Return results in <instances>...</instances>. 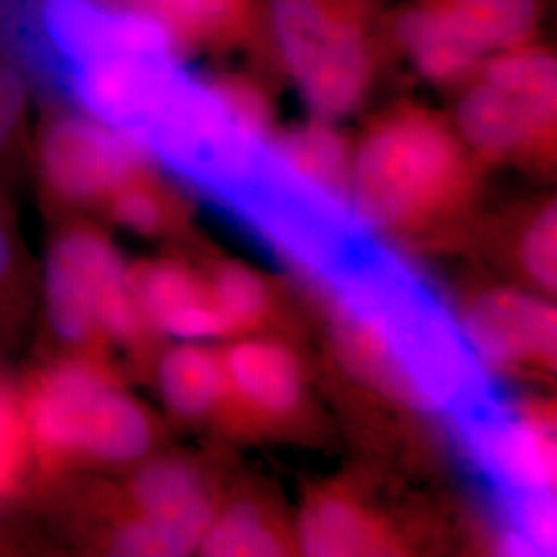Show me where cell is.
Listing matches in <instances>:
<instances>
[{"mask_svg": "<svg viewBox=\"0 0 557 557\" xmlns=\"http://www.w3.org/2000/svg\"><path fill=\"white\" fill-rule=\"evenodd\" d=\"M298 545L306 556H386L400 547L395 531L366 502L320 490L301 508Z\"/></svg>", "mask_w": 557, "mask_h": 557, "instance_id": "e0dca14e", "label": "cell"}, {"mask_svg": "<svg viewBox=\"0 0 557 557\" xmlns=\"http://www.w3.org/2000/svg\"><path fill=\"white\" fill-rule=\"evenodd\" d=\"M209 283L221 317L227 322L230 337L252 335L271 308V289L259 271L232 260L220 264L209 275Z\"/></svg>", "mask_w": 557, "mask_h": 557, "instance_id": "44dd1931", "label": "cell"}, {"mask_svg": "<svg viewBox=\"0 0 557 557\" xmlns=\"http://www.w3.org/2000/svg\"><path fill=\"white\" fill-rule=\"evenodd\" d=\"M32 446L46 462H131L151 444L139 405L87 363H62L34 384L23 407Z\"/></svg>", "mask_w": 557, "mask_h": 557, "instance_id": "277c9868", "label": "cell"}, {"mask_svg": "<svg viewBox=\"0 0 557 557\" xmlns=\"http://www.w3.org/2000/svg\"><path fill=\"white\" fill-rule=\"evenodd\" d=\"M333 341L366 386L419 411H465L479 400V366L457 320L395 260H345L335 273Z\"/></svg>", "mask_w": 557, "mask_h": 557, "instance_id": "6da1fadb", "label": "cell"}, {"mask_svg": "<svg viewBox=\"0 0 557 557\" xmlns=\"http://www.w3.org/2000/svg\"><path fill=\"white\" fill-rule=\"evenodd\" d=\"M510 547L522 554H549L556 547V499L554 492L512 496Z\"/></svg>", "mask_w": 557, "mask_h": 557, "instance_id": "cb8c5ba5", "label": "cell"}, {"mask_svg": "<svg viewBox=\"0 0 557 557\" xmlns=\"http://www.w3.org/2000/svg\"><path fill=\"white\" fill-rule=\"evenodd\" d=\"M457 324L479 368L515 376L556 370V306L545 294L515 287L481 292Z\"/></svg>", "mask_w": 557, "mask_h": 557, "instance_id": "9c48e42d", "label": "cell"}, {"mask_svg": "<svg viewBox=\"0 0 557 557\" xmlns=\"http://www.w3.org/2000/svg\"><path fill=\"white\" fill-rule=\"evenodd\" d=\"M518 264L539 294H554L557 285L556 202H547L524 225L518 239Z\"/></svg>", "mask_w": 557, "mask_h": 557, "instance_id": "603a6c76", "label": "cell"}, {"mask_svg": "<svg viewBox=\"0 0 557 557\" xmlns=\"http://www.w3.org/2000/svg\"><path fill=\"white\" fill-rule=\"evenodd\" d=\"M227 400L255 418L285 419L304 400L306 379L298 356L273 338L242 335L221 351Z\"/></svg>", "mask_w": 557, "mask_h": 557, "instance_id": "2e32d148", "label": "cell"}, {"mask_svg": "<svg viewBox=\"0 0 557 557\" xmlns=\"http://www.w3.org/2000/svg\"><path fill=\"white\" fill-rule=\"evenodd\" d=\"M149 151L139 139L106 122L60 119L41 143L48 182L73 200H110L126 184L143 178Z\"/></svg>", "mask_w": 557, "mask_h": 557, "instance_id": "7c38bea8", "label": "cell"}, {"mask_svg": "<svg viewBox=\"0 0 557 557\" xmlns=\"http://www.w3.org/2000/svg\"><path fill=\"white\" fill-rule=\"evenodd\" d=\"M156 20L176 36L207 40L227 34L244 15L248 0H149Z\"/></svg>", "mask_w": 557, "mask_h": 557, "instance_id": "7402d4cb", "label": "cell"}, {"mask_svg": "<svg viewBox=\"0 0 557 557\" xmlns=\"http://www.w3.org/2000/svg\"><path fill=\"white\" fill-rule=\"evenodd\" d=\"M314 119L283 135H273L271 149L294 174L349 207L354 147L333 126Z\"/></svg>", "mask_w": 557, "mask_h": 557, "instance_id": "ac0fdd59", "label": "cell"}, {"mask_svg": "<svg viewBox=\"0 0 557 557\" xmlns=\"http://www.w3.org/2000/svg\"><path fill=\"white\" fill-rule=\"evenodd\" d=\"M556 60L520 44L485 60L458 101L455 131L483 160H517L556 137Z\"/></svg>", "mask_w": 557, "mask_h": 557, "instance_id": "5b68a950", "label": "cell"}, {"mask_svg": "<svg viewBox=\"0 0 557 557\" xmlns=\"http://www.w3.org/2000/svg\"><path fill=\"white\" fill-rule=\"evenodd\" d=\"M160 391L182 418H207L227 403L221 351L209 343H180L160 363Z\"/></svg>", "mask_w": 557, "mask_h": 557, "instance_id": "d6986e66", "label": "cell"}, {"mask_svg": "<svg viewBox=\"0 0 557 557\" xmlns=\"http://www.w3.org/2000/svg\"><path fill=\"white\" fill-rule=\"evenodd\" d=\"M32 448L25 411L13 395L0 386V498L15 490Z\"/></svg>", "mask_w": 557, "mask_h": 557, "instance_id": "d4e9b609", "label": "cell"}, {"mask_svg": "<svg viewBox=\"0 0 557 557\" xmlns=\"http://www.w3.org/2000/svg\"><path fill=\"white\" fill-rule=\"evenodd\" d=\"M271 25L312 119L337 122L368 94L372 60L358 23L331 0H273Z\"/></svg>", "mask_w": 557, "mask_h": 557, "instance_id": "8992f818", "label": "cell"}, {"mask_svg": "<svg viewBox=\"0 0 557 557\" xmlns=\"http://www.w3.org/2000/svg\"><path fill=\"white\" fill-rule=\"evenodd\" d=\"M41 25L71 66L120 54L174 52V38L160 20L98 0H46Z\"/></svg>", "mask_w": 557, "mask_h": 557, "instance_id": "4fadbf2b", "label": "cell"}, {"mask_svg": "<svg viewBox=\"0 0 557 557\" xmlns=\"http://www.w3.org/2000/svg\"><path fill=\"white\" fill-rule=\"evenodd\" d=\"M140 319L182 343H211L230 337L209 277L178 262H151L131 271Z\"/></svg>", "mask_w": 557, "mask_h": 557, "instance_id": "9a60e30c", "label": "cell"}, {"mask_svg": "<svg viewBox=\"0 0 557 557\" xmlns=\"http://www.w3.org/2000/svg\"><path fill=\"white\" fill-rule=\"evenodd\" d=\"M46 304L52 329L69 343H126L143 326L131 271L108 239L87 230L54 244L46 269Z\"/></svg>", "mask_w": 557, "mask_h": 557, "instance_id": "52a82bcc", "label": "cell"}, {"mask_svg": "<svg viewBox=\"0 0 557 557\" xmlns=\"http://www.w3.org/2000/svg\"><path fill=\"white\" fill-rule=\"evenodd\" d=\"M23 103L25 91L17 73L0 64V149L13 135L23 112Z\"/></svg>", "mask_w": 557, "mask_h": 557, "instance_id": "4316f807", "label": "cell"}, {"mask_svg": "<svg viewBox=\"0 0 557 557\" xmlns=\"http://www.w3.org/2000/svg\"><path fill=\"white\" fill-rule=\"evenodd\" d=\"M135 139L184 178L232 200L259 172L273 135L239 112L220 81L180 69Z\"/></svg>", "mask_w": 557, "mask_h": 557, "instance_id": "3957f363", "label": "cell"}, {"mask_svg": "<svg viewBox=\"0 0 557 557\" xmlns=\"http://www.w3.org/2000/svg\"><path fill=\"white\" fill-rule=\"evenodd\" d=\"M108 202L114 220L140 236L158 234L168 220V211L160 195L147 186L143 178L120 188Z\"/></svg>", "mask_w": 557, "mask_h": 557, "instance_id": "484cf974", "label": "cell"}, {"mask_svg": "<svg viewBox=\"0 0 557 557\" xmlns=\"http://www.w3.org/2000/svg\"><path fill=\"white\" fill-rule=\"evenodd\" d=\"M535 21V0H430L400 20L398 38L425 79L453 83L527 44Z\"/></svg>", "mask_w": 557, "mask_h": 557, "instance_id": "ba28073f", "label": "cell"}, {"mask_svg": "<svg viewBox=\"0 0 557 557\" xmlns=\"http://www.w3.org/2000/svg\"><path fill=\"white\" fill-rule=\"evenodd\" d=\"M133 502L137 517L114 537L120 556H186L199 549L215 517L199 473L176 460L143 469L133 485Z\"/></svg>", "mask_w": 557, "mask_h": 557, "instance_id": "8fae6325", "label": "cell"}, {"mask_svg": "<svg viewBox=\"0 0 557 557\" xmlns=\"http://www.w3.org/2000/svg\"><path fill=\"white\" fill-rule=\"evenodd\" d=\"M465 411L471 453L510 496L556 490V418L549 405L494 407L479 398Z\"/></svg>", "mask_w": 557, "mask_h": 557, "instance_id": "30bf717a", "label": "cell"}, {"mask_svg": "<svg viewBox=\"0 0 557 557\" xmlns=\"http://www.w3.org/2000/svg\"><path fill=\"white\" fill-rule=\"evenodd\" d=\"M473 158L453 124L398 110L354 149L351 220L359 232L398 242L436 234L471 199Z\"/></svg>", "mask_w": 557, "mask_h": 557, "instance_id": "7a4b0ae2", "label": "cell"}, {"mask_svg": "<svg viewBox=\"0 0 557 557\" xmlns=\"http://www.w3.org/2000/svg\"><path fill=\"white\" fill-rule=\"evenodd\" d=\"M9 257H11L9 239H7L4 227H2V220H0V281H2L4 273H7V269H9Z\"/></svg>", "mask_w": 557, "mask_h": 557, "instance_id": "83f0119b", "label": "cell"}, {"mask_svg": "<svg viewBox=\"0 0 557 557\" xmlns=\"http://www.w3.org/2000/svg\"><path fill=\"white\" fill-rule=\"evenodd\" d=\"M287 539L262 508L239 502L215 515L199 549L213 557H269L287 554Z\"/></svg>", "mask_w": 557, "mask_h": 557, "instance_id": "ffe728a7", "label": "cell"}, {"mask_svg": "<svg viewBox=\"0 0 557 557\" xmlns=\"http://www.w3.org/2000/svg\"><path fill=\"white\" fill-rule=\"evenodd\" d=\"M176 54H120L73 66V91L91 119L135 137L180 73Z\"/></svg>", "mask_w": 557, "mask_h": 557, "instance_id": "5bb4252c", "label": "cell"}]
</instances>
